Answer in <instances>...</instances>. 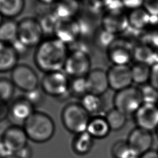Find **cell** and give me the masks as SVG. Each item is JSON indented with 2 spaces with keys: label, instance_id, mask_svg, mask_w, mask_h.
I'll return each instance as SVG.
<instances>
[{
  "label": "cell",
  "instance_id": "cell-42",
  "mask_svg": "<svg viewBox=\"0 0 158 158\" xmlns=\"http://www.w3.org/2000/svg\"><path fill=\"white\" fill-rule=\"evenodd\" d=\"M92 4L96 7H104L109 6L112 0H90Z\"/></svg>",
  "mask_w": 158,
  "mask_h": 158
},
{
  "label": "cell",
  "instance_id": "cell-2",
  "mask_svg": "<svg viewBox=\"0 0 158 158\" xmlns=\"http://www.w3.org/2000/svg\"><path fill=\"white\" fill-rule=\"evenodd\" d=\"M23 127L28 138L38 143L50 140L56 130L52 118L47 114L40 111H35L24 122Z\"/></svg>",
  "mask_w": 158,
  "mask_h": 158
},
{
  "label": "cell",
  "instance_id": "cell-47",
  "mask_svg": "<svg viewBox=\"0 0 158 158\" xmlns=\"http://www.w3.org/2000/svg\"><path fill=\"white\" fill-rule=\"evenodd\" d=\"M156 135H157V137H158V126H157V128H156Z\"/></svg>",
  "mask_w": 158,
  "mask_h": 158
},
{
  "label": "cell",
  "instance_id": "cell-39",
  "mask_svg": "<svg viewBox=\"0 0 158 158\" xmlns=\"http://www.w3.org/2000/svg\"><path fill=\"white\" fill-rule=\"evenodd\" d=\"M144 0H122V3L127 8L136 9L143 4Z\"/></svg>",
  "mask_w": 158,
  "mask_h": 158
},
{
  "label": "cell",
  "instance_id": "cell-21",
  "mask_svg": "<svg viewBox=\"0 0 158 158\" xmlns=\"http://www.w3.org/2000/svg\"><path fill=\"white\" fill-rule=\"evenodd\" d=\"M24 8V0H0V14L2 17L18 16Z\"/></svg>",
  "mask_w": 158,
  "mask_h": 158
},
{
  "label": "cell",
  "instance_id": "cell-41",
  "mask_svg": "<svg viewBox=\"0 0 158 158\" xmlns=\"http://www.w3.org/2000/svg\"><path fill=\"white\" fill-rule=\"evenodd\" d=\"M148 41L152 46L158 48V31H153L149 35Z\"/></svg>",
  "mask_w": 158,
  "mask_h": 158
},
{
  "label": "cell",
  "instance_id": "cell-14",
  "mask_svg": "<svg viewBox=\"0 0 158 158\" xmlns=\"http://www.w3.org/2000/svg\"><path fill=\"white\" fill-rule=\"evenodd\" d=\"M56 38L64 43L74 41L80 33L78 23L72 18L59 19L54 31Z\"/></svg>",
  "mask_w": 158,
  "mask_h": 158
},
{
  "label": "cell",
  "instance_id": "cell-15",
  "mask_svg": "<svg viewBox=\"0 0 158 158\" xmlns=\"http://www.w3.org/2000/svg\"><path fill=\"white\" fill-rule=\"evenodd\" d=\"M34 108L23 96L12 102L9 107V115L15 122L24 123L35 112Z\"/></svg>",
  "mask_w": 158,
  "mask_h": 158
},
{
  "label": "cell",
  "instance_id": "cell-48",
  "mask_svg": "<svg viewBox=\"0 0 158 158\" xmlns=\"http://www.w3.org/2000/svg\"><path fill=\"white\" fill-rule=\"evenodd\" d=\"M157 106H158V103H157Z\"/></svg>",
  "mask_w": 158,
  "mask_h": 158
},
{
  "label": "cell",
  "instance_id": "cell-22",
  "mask_svg": "<svg viewBox=\"0 0 158 158\" xmlns=\"http://www.w3.org/2000/svg\"><path fill=\"white\" fill-rule=\"evenodd\" d=\"M18 23L13 20H6L0 25V42L10 44L17 40Z\"/></svg>",
  "mask_w": 158,
  "mask_h": 158
},
{
  "label": "cell",
  "instance_id": "cell-12",
  "mask_svg": "<svg viewBox=\"0 0 158 158\" xmlns=\"http://www.w3.org/2000/svg\"><path fill=\"white\" fill-rule=\"evenodd\" d=\"M1 138L14 153L28 144V138L23 127L17 125L7 127Z\"/></svg>",
  "mask_w": 158,
  "mask_h": 158
},
{
  "label": "cell",
  "instance_id": "cell-45",
  "mask_svg": "<svg viewBox=\"0 0 158 158\" xmlns=\"http://www.w3.org/2000/svg\"><path fill=\"white\" fill-rule=\"evenodd\" d=\"M5 158H19L16 154H13V155H11V156H8V157H5Z\"/></svg>",
  "mask_w": 158,
  "mask_h": 158
},
{
  "label": "cell",
  "instance_id": "cell-37",
  "mask_svg": "<svg viewBox=\"0 0 158 158\" xmlns=\"http://www.w3.org/2000/svg\"><path fill=\"white\" fill-rule=\"evenodd\" d=\"M15 154H16L19 158H31L33 156V150L32 148L27 144L17 151Z\"/></svg>",
  "mask_w": 158,
  "mask_h": 158
},
{
  "label": "cell",
  "instance_id": "cell-44",
  "mask_svg": "<svg viewBox=\"0 0 158 158\" xmlns=\"http://www.w3.org/2000/svg\"><path fill=\"white\" fill-rule=\"evenodd\" d=\"M40 2H41L42 3L46 4H52L55 2V1L56 0H39Z\"/></svg>",
  "mask_w": 158,
  "mask_h": 158
},
{
  "label": "cell",
  "instance_id": "cell-43",
  "mask_svg": "<svg viewBox=\"0 0 158 158\" xmlns=\"http://www.w3.org/2000/svg\"><path fill=\"white\" fill-rule=\"evenodd\" d=\"M139 158H158V151L150 149L139 156Z\"/></svg>",
  "mask_w": 158,
  "mask_h": 158
},
{
  "label": "cell",
  "instance_id": "cell-24",
  "mask_svg": "<svg viewBox=\"0 0 158 158\" xmlns=\"http://www.w3.org/2000/svg\"><path fill=\"white\" fill-rule=\"evenodd\" d=\"M112 155L114 158H139V155L128 144L127 141L120 140L112 147Z\"/></svg>",
  "mask_w": 158,
  "mask_h": 158
},
{
  "label": "cell",
  "instance_id": "cell-32",
  "mask_svg": "<svg viewBox=\"0 0 158 158\" xmlns=\"http://www.w3.org/2000/svg\"><path fill=\"white\" fill-rule=\"evenodd\" d=\"M143 103L157 104L158 103V90L149 83L142 85L139 88Z\"/></svg>",
  "mask_w": 158,
  "mask_h": 158
},
{
  "label": "cell",
  "instance_id": "cell-9",
  "mask_svg": "<svg viewBox=\"0 0 158 158\" xmlns=\"http://www.w3.org/2000/svg\"><path fill=\"white\" fill-rule=\"evenodd\" d=\"M109 88L118 91L131 86L133 83L131 67L127 65H114L107 72Z\"/></svg>",
  "mask_w": 158,
  "mask_h": 158
},
{
  "label": "cell",
  "instance_id": "cell-31",
  "mask_svg": "<svg viewBox=\"0 0 158 158\" xmlns=\"http://www.w3.org/2000/svg\"><path fill=\"white\" fill-rule=\"evenodd\" d=\"M15 86L10 80L0 78V101L7 102L14 94Z\"/></svg>",
  "mask_w": 158,
  "mask_h": 158
},
{
  "label": "cell",
  "instance_id": "cell-17",
  "mask_svg": "<svg viewBox=\"0 0 158 158\" xmlns=\"http://www.w3.org/2000/svg\"><path fill=\"white\" fill-rule=\"evenodd\" d=\"M128 24V17L118 12L110 13L106 15L103 19L105 30L111 34L123 31Z\"/></svg>",
  "mask_w": 158,
  "mask_h": 158
},
{
  "label": "cell",
  "instance_id": "cell-38",
  "mask_svg": "<svg viewBox=\"0 0 158 158\" xmlns=\"http://www.w3.org/2000/svg\"><path fill=\"white\" fill-rule=\"evenodd\" d=\"M15 153L7 146V144L0 138V158H5Z\"/></svg>",
  "mask_w": 158,
  "mask_h": 158
},
{
  "label": "cell",
  "instance_id": "cell-36",
  "mask_svg": "<svg viewBox=\"0 0 158 158\" xmlns=\"http://www.w3.org/2000/svg\"><path fill=\"white\" fill-rule=\"evenodd\" d=\"M149 83L158 90V63L151 67V75Z\"/></svg>",
  "mask_w": 158,
  "mask_h": 158
},
{
  "label": "cell",
  "instance_id": "cell-40",
  "mask_svg": "<svg viewBox=\"0 0 158 158\" xmlns=\"http://www.w3.org/2000/svg\"><path fill=\"white\" fill-rule=\"evenodd\" d=\"M9 115V107L6 102L0 101V121L5 119Z\"/></svg>",
  "mask_w": 158,
  "mask_h": 158
},
{
  "label": "cell",
  "instance_id": "cell-13",
  "mask_svg": "<svg viewBox=\"0 0 158 158\" xmlns=\"http://www.w3.org/2000/svg\"><path fill=\"white\" fill-rule=\"evenodd\" d=\"M86 80L89 93L101 96L109 88L107 72L101 69L90 70Z\"/></svg>",
  "mask_w": 158,
  "mask_h": 158
},
{
  "label": "cell",
  "instance_id": "cell-18",
  "mask_svg": "<svg viewBox=\"0 0 158 158\" xmlns=\"http://www.w3.org/2000/svg\"><path fill=\"white\" fill-rule=\"evenodd\" d=\"M110 130L105 117L96 116L90 118L86 131L94 138H103L108 135Z\"/></svg>",
  "mask_w": 158,
  "mask_h": 158
},
{
  "label": "cell",
  "instance_id": "cell-1",
  "mask_svg": "<svg viewBox=\"0 0 158 158\" xmlns=\"http://www.w3.org/2000/svg\"><path fill=\"white\" fill-rule=\"evenodd\" d=\"M67 56L65 43L56 38L43 41L38 45L34 62L36 67L46 73L62 70Z\"/></svg>",
  "mask_w": 158,
  "mask_h": 158
},
{
  "label": "cell",
  "instance_id": "cell-28",
  "mask_svg": "<svg viewBox=\"0 0 158 158\" xmlns=\"http://www.w3.org/2000/svg\"><path fill=\"white\" fill-rule=\"evenodd\" d=\"M134 57L137 62L153 65L156 64V54L152 49L147 46L137 47L134 51ZM151 65V66H152Z\"/></svg>",
  "mask_w": 158,
  "mask_h": 158
},
{
  "label": "cell",
  "instance_id": "cell-35",
  "mask_svg": "<svg viewBox=\"0 0 158 158\" xmlns=\"http://www.w3.org/2000/svg\"><path fill=\"white\" fill-rule=\"evenodd\" d=\"M143 6L151 16H158V0H144Z\"/></svg>",
  "mask_w": 158,
  "mask_h": 158
},
{
  "label": "cell",
  "instance_id": "cell-27",
  "mask_svg": "<svg viewBox=\"0 0 158 158\" xmlns=\"http://www.w3.org/2000/svg\"><path fill=\"white\" fill-rule=\"evenodd\" d=\"M81 105L89 114L99 112L102 107L101 96L88 93L81 98Z\"/></svg>",
  "mask_w": 158,
  "mask_h": 158
},
{
  "label": "cell",
  "instance_id": "cell-5",
  "mask_svg": "<svg viewBox=\"0 0 158 158\" xmlns=\"http://www.w3.org/2000/svg\"><path fill=\"white\" fill-rule=\"evenodd\" d=\"M113 102L114 107L125 115L134 114L143 103L140 89L130 86L117 91Z\"/></svg>",
  "mask_w": 158,
  "mask_h": 158
},
{
  "label": "cell",
  "instance_id": "cell-7",
  "mask_svg": "<svg viewBox=\"0 0 158 158\" xmlns=\"http://www.w3.org/2000/svg\"><path fill=\"white\" fill-rule=\"evenodd\" d=\"M10 77L14 86L24 93L38 87L39 78L36 73L26 64H17L11 71Z\"/></svg>",
  "mask_w": 158,
  "mask_h": 158
},
{
  "label": "cell",
  "instance_id": "cell-34",
  "mask_svg": "<svg viewBox=\"0 0 158 158\" xmlns=\"http://www.w3.org/2000/svg\"><path fill=\"white\" fill-rule=\"evenodd\" d=\"M58 20L59 19L53 13L52 14L45 15L41 19V20L39 21L42 27L43 33L54 32Z\"/></svg>",
  "mask_w": 158,
  "mask_h": 158
},
{
  "label": "cell",
  "instance_id": "cell-20",
  "mask_svg": "<svg viewBox=\"0 0 158 158\" xmlns=\"http://www.w3.org/2000/svg\"><path fill=\"white\" fill-rule=\"evenodd\" d=\"M78 9L76 0H60L55 4L53 14L58 19L72 18Z\"/></svg>",
  "mask_w": 158,
  "mask_h": 158
},
{
  "label": "cell",
  "instance_id": "cell-30",
  "mask_svg": "<svg viewBox=\"0 0 158 158\" xmlns=\"http://www.w3.org/2000/svg\"><path fill=\"white\" fill-rule=\"evenodd\" d=\"M110 60L114 65H127L130 60V54L128 50L123 48L117 47L112 49L109 54Z\"/></svg>",
  "mask_w": 158,
  "mask_h": 158
},
{
  "label": "cell",
  "instance_id": "cell-23",
  "mask_svg": "<svg viewBox=\"0 0 158 158\" xmlns=\"http://www.w3.org/2000/svg\"><path fill=\"white\" fill-rule=\"evenodd\" d=\"M133 82L139 85H144L149 81L151 75L150 65L137 62L131 67Z\"/></svg>",
  "mask_w": 158,
  "mask_h": 158
},
{
  "label": "cell",
  "instance_id": "cell-10",
  "mask_svg": "<svg viewBox=\"0 0 158 158\" xmlns=\"http://www.w3.org/2000/svg\"><path fill=\"white\" fill-rule=\"evenodd\" d=\"M137 127L151 131L158 126V106L157 104L143 103L134 114Z\"/></svg>",
  "mask_w": 158,
  "mask_h": 158
},
{
  "label": "cell",
  "instance_id": "cell-33",
  "mask_svg": "<svg viewBox=\"0 0 158 158\" xmlns=\"http://www.w3.org/2000/svg\"><path fill=\"white\" fill-rule=\"evenodd\" d=\"M44 93L39 87L25 93L23 97L35 107L41 106L44 101Z\"/></svg>",
  "mask_w": 158,
  "mask_h": 158
},
{
  "label": "cell",
  "instance_id": "cell-29",
  "mask_svg": "<svg viewBox=\"0 0 158 158\" xmlns=\"http://www.w3.org/2000/svg\"><path fill=\"white\" fill-rule=\"evenodd\" d=\"M69 92L72 95L82 98L88 93L86 77H73L70 81Z\"/></svg>",
  "mask_w": 158,
  "mask_h": 158
},
{
  "label": "cell",
  "instance_id": "cell-26",
  "mask_svg": "<svg viewBox=\"0 0 158 158\" xmlns=\"http://www.w3.org/2000/svg\"><path fill=\"white\" fill-rule=\"evenodd\" d=\"M151 17L145 9L138 8L133 9L129 15L128 17V23L134 28L141 29L149 23Z\"/></svg>",
  "mask_w": 158,
  "mask_h": 158
},
{
  "label": "cell",
  "instance_id": "cell-3",
  "mask_svg": "<svg viewBox=\"0 0 158 158\" xmlns=\"http://www.w3.org/2000/svg\"><path fill=\"white\" fill-rule=\"evenodd\" d=\"M61 118L64 127L75 135L86 131L90 120L89 113L80 103L76 102L69 103L64 107Z\"/></svg>",
  "mask_w": 158,
  "mask_h": 158
},
{
  "label": "cell",
  "instance_id": "cell-4",
  "mask_svg": "<svg viewBox=\"0 0 158 158\" xmlns=\"http://www.w3.org/2000/svg\"><path fill=\"white\" fill-rule=\"evenodd\" d=\"M70 81L67 75L62 70L46 73L40 82V88L50 96L60 98L69 92Z\"/></svg>",
  "mask_w": 158,
  "mask_h": 158
},
{
  "label": "cell",
  "instance_id": "cell-11",
  "mask_svg": "<svg viewBox=\"0 0 158 158\" xmlns=\"http://www.w3.org/2000/svg\"><path fill=\"white\" fill-rule=\"evenodd\" d=\"M128 144L139 155L151 149L153 137L151 131L140 127L133 129L127 140Z\"/></svg>",
  "mask_w": 158,
  "mask_h": 158
},
{
  "label": "cell",
  "instance_id": "cell-16",
  "mask_svg": "<svg viewBox=\"0 0 158 158\" xmlns=\"http://www.w3.org/2000/svg\"><path fill=\"white\" fill-rule=\"evenodd\" d=\"M19 54L12 46L0 42V72L12 71L17 65Z\"/></svg>",
  "mask_w": 158,
  "mask_h": 158
},
{
  "label": "cell",
  "instance_id": "cell-8",
  "mask_svg": "<svg viewBox=\"0 0 158 158\" xmlns=\"http://www.w3.org/2000/svg\"><path fill=\"white\" fill-rule=\"evenodd\" d=\"M63 69L73 78L86 77L90 71V61L85 52L76 51L67 56Z\"/></svg>",
  "mask_w": 158,
  "mask_h": 158
},
{
  "label": "cell",
  "instance_id": "cell-49",
  "mask_svg": "<svg viewBox=\"0 0 158 158\" xmlns=\"http://www.w3.org/2000/svg\"></svg>",
  "mask_w": 158,
  "mask_h": 158
},
{
  "label": "cell",
  "instance_id": "cell-25",
  "mask_svg": "<svg viewBox=\"0 0 158 158\" xmlns=\"http://www.w3.org/2000/svg\"><path fill=\"white\" fill-rule=\"evenodd\" d=\"M105 118L110 130L114 131L121 130L127 122V115L115 107L107 112Z\"/></svg>",
  "mask_w": 158,
  "mask_h": 158
},
{
  "label": "cell",
  "instance_id": "cell-46",
  "mask_svg": "<svg viewBox=\"0 0 158 158\" xmlns=\"http://www.w3.org/2000/svg\"><path fill=\"white\" fill-rule=\"evenodd\" d=\"M2 22V15L0 14V25Z\"/></svg>",
  "mask_w": 158,
  "mask_h": 158
},
{
  "label": "cell",
  "instance_id": "cell-6",
  "mask_svg": "<svg viewBox=\"0 0 158 158\" xmlns=\"http://www.w3.org/2000/svg\"><path fill=\"white\" fill-rule=\"evenodd\" d=\"M43 34L40 22L33 18H24L18 23L17 40L26 48L38 45Z\"/></svg>",
  "mask_w": 158,
  "mask_h": 158
},
{
  "label": "cell",
  "instance_id": "cell-19",
  "mask_svg": "<svg viewBox=\"0 0 158 158\" xmlns=\"http://www.w3.org/2000/svg\"><path fill=\"white\" fill-rule=\"evenodd\" d=\"M94 138L87 131L76 134L73 142L72 148L79 155L88 154L93 148Z\"/></svg>",
  "mask_w": 158,
  "mask_h": 158
}]
</instances>
